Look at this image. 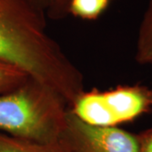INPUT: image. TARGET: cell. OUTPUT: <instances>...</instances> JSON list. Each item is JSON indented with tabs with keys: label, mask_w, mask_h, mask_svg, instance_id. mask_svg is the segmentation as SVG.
I'll return each instance as SVG.
<instances>
[{
	"label": "cell",
	"mask_w": 152,
	"mask_h": 152,
	"mask_svg": "<svg viewBox=\"0 0 152 152\" xmlns=\"http://www.w3.org/2000/svg\"><path fill=\"white\" fill-rule=\"evenodd\" d=\"M136 59L140 64L152 65V0L149 4L140 28Z\"/></svg>",
	"instance_id": "cell-6"
},
{
	"label": "cell",
	"mask_w": 152,
	"mask_h": 152,
	"mask_svg": "<svg viewBox=\"0 0 152 152\" xmlns=\"http://www.w3.org/2000/svg\"><path fill=\"white\" fill-rule=\"evenodd\" d=\"M60 142L69 152H140L138 134L118 127L87 124L70 110Z\"/></svg>",
	"instance_id": "cell-4"
},
{
	"label": "cell",
	"mask_w": 152,
	"mask_h": 152,
	"mask_svg": "<svg viewBox=\"0 0 152 152\" xmlns=\"http://www.w3.org/2000/svg\"><path fill=\"white\" fill-rule=\"evenodd\" d=\"M109 1L110 0H70L69 14L83 20H96L107 8Z\"/></svg>",
	"instance_id": "cell-7"
},
{
	"label": "cell",
	"mask_w": 152,
	"mask_h": 152,
	"mask_svg": "<svg viewBox=\"0 0 152 152\" xmlns=\"http://www.w3.org/2000/svg\"><path fill=\"white\" fill-rule=\"evenodd\" d=\"M30 77L14 66L0 63V93L9 91L26 82Z\"/></svg>",
	"instance_id": "cell-8"
},
{
	"label": "cell",
	"mask_w": 152,
	"mask_h": 152,
	"mask_svg": "<svg viewBox=\"0 0 152 152\" xmlns=\"http://www.w3.org/2000/svg\"><path fill=\"white\" fill-rule=\"evenodd\" d=\"M151 109L152 89L141 85L83 91L69 107L79 119L97 127H118L133 122Z\"/></svg>",
	"instance_id": "cell-3"
},
{
	"label": "cell",
	"mask_w": 152,
	"mask_h": 152,
	"mask_svg": "<svg viewBox=\"0 0 152 152\" xmlns=\"http://www.w3.org/2000/svg\"><path fill=\"white\" fill-rule=\"evenodd\" d=\"M0 152H69L61 142L42 144L0 132Z\"/></svg>",
	"instance_id": "cell-5"
},
{
	"label": "cell",
	"mask_w": 152,
	"mask_h": 152,
	"mask_svg": "<svg viewBox=\"0 0 152 152\" xmlns=\"http://www.w3.org/2000/svg\"><path fill=\"white\" fill-rule=\"evenodd\" d=\"M70 0H52L47 14L53 20H58L69 15V4Z\"/></svg>",
	"instance_id": "cell-9"
},
{
	"label": "cell",
	"mask_w": 152,
	"mask_h": 152,
	"mask_svg": "<svg viewBox=\"0 0 152 152\" xmlns=\"http://www.w3.org/2000/svg\"><path fill=\"white\" fill-rule=\"evenodd\" d=\"M37 1L43 7L46 11L48 9L49 5H50V4L52 2V0H37Z\"/></svg>",
	"instance_id": "cell-11"
},
{
	"label": "cell",
	"mask_w": 152,
	"mask_h": 152,
	"mask_svg": "<svg viewBox=\"0 0 152 152\" xmlns=\"http://www.w3.org/2000/svg\"><path fill=\"white\" fill-rule=\"evenodd\" d=\"M140 152H152V128L138 134Z\"/></svg>",
	"instance_id": "cell-10"
},
{
	"label": "cell",
	"mask_w": 152,
	"mask_h": 152,
	"mask_svg": "<svg viewBox=\"0 0 152 152\" xmlns=\"http://www.w3.org/2000/svg\"><path fill=\"white\" fill-rule=\"evenodd\" d=\"M69 110L60 94L29 78L20 86L0 93V132L42 144L59 142Z\"/></svg>",
	"instance_id": "cell-2"
},
{
	"label": "cell",
	"mask_w": 152,
	"mask_h": 152,
	"mask_svg": "<svg viewBox=\"0 0 152 152\" xmlns=\"http://www.w3.org/2000/svg\"><path fill=\"white\" fill-rule=\"evenodd\" d=\"M45 11L37 0H0V63L51 87L70 107L84 78L48 32Z\"/></svg>",
	"instance_id": "cell-1"
}]
</instances>
